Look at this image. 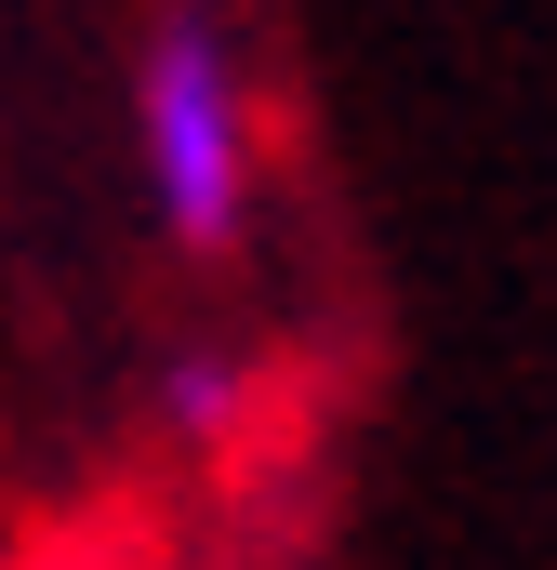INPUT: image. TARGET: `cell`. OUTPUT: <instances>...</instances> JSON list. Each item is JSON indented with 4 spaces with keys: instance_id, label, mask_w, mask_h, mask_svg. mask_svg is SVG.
Listing matches in <instances>:
<instances>
[{
    "instance_id": "obj_1",
    "label": "cell",
    "mask_w": 557,
    "mask_h": 570,
    "mask_svg": "<svg viewBox=\"0 0 557 570\" xmlns=\"http://www.w3.org/2000/svg\"><path fill=\"white\" fill-rule=\"evenodd\" d=\"M266 94L213 0H159L134 40V199L186 266H240L266 226Z\"/></svg>"
},
{
    "instance_id": "obj_2",
    "label": "cell",
    "mask_w": 557,
    "mask_h": 570,
    "mask_svg": "<svg viewBox=\"0 0 557 570\" xmlns=\"http://www.w3.org/2000/svg\"><path fill=\"white\" fill-rule=\"evenodd\" d=\"M159 412H173V438H226L240 425V358H173Z\"/></svg>"
}]
</instances>
